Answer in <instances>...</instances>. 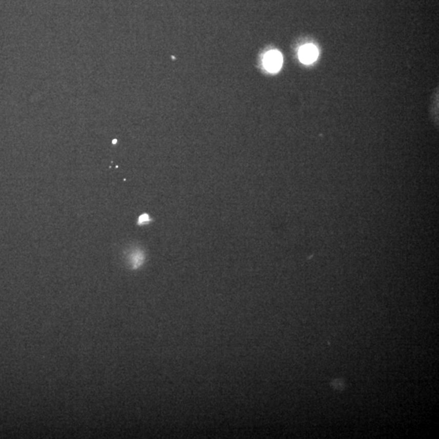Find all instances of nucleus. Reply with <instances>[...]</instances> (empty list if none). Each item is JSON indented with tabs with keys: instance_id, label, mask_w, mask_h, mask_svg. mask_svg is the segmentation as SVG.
I'll list each match as a JSON object with an SVG mask.
<instances>
[{
	"instance_id": "nucleus-1",
	"label": "nucleus",
	"mask_w": 439,
	"mask_h": 439,
	"mask_svg": "<svg viewBox=\"0 0 439 439\" xmlns=\"http://www.w3.org/2000/svg\"><path fill=\"white\" fill-rule=\"evenodd\" d=\"M263 63L267 71L269 73H277L282 68L283 58L279 51L273 50L265 54Z\"/></svg>"
},
{
	"instance_id": "nucleus-2",
	"label": "nucleus",
	"mask_w": 439,
	"mask_h": 439,
	"mask_svg": "<svg viewBox=\"0 0 439 439\" xmlns=\"http://www.w3.org/2000/svg\"><path fill=\"white\" fill-rule=\"evenodd\" d=\"M319 55V51L316 46L307 44L300 48L299 51V58L300 61L304 65H311L317 60Z\"/></svg>"
},
{
	"instance_id": "nucleus-3",
	"label": "nucleus",
	"mask_w": 439,
	"mask_h": 439,
	"mask_svg": "<svg viewBox=\"0 0 439 439\" xmlns=\"http://www.w3.org/2000/svg\"><path fill=\"white\" fill-rule=\"evenodd\" d=\"M144 261V255L142 252H135L131 256V264H132L133 268H137L142 265Z\"/></svg>"
},
{
	"instance_id": "nucleus-4",
	"label": "nucleus",
	"mask_w": 439,
	"mask_h": 439,
	"mask_svg": "<svg viewBox=\"0 0 439 439\" xmlns=\"http://www.w3.org/2000/svg\"><path fill=\"white\" fill-rule=\"evenodd\" d=\"M153 221L152 218H151L150 216L149 215L147 214V213H143V214L141 215L139 217H138V225H148L149 223Z\"/></svg>"
}]
</instances>
